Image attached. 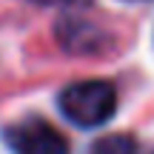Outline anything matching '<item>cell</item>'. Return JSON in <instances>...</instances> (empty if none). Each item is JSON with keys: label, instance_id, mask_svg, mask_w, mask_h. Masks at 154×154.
<instances>
[{"label": "cell", "instance_id": "obj_1", "mask_svg": "<svg viewBox=\"0 0 154 154\" xmlns=\"http://www.w3.org/2000/svg\"><path fill=\"white\" fill-rule=\"evenodd\" d=\"M57 103H60V111L69 123L80 128H97L114 117L117 91L106 80H80L63 88Z\"/></svg>", "mask_w": 154, "mask_h": 154}, {"label": "cell", "instance_id": "obj_2", "mask_svg": "<svg viewBox=\"0 0 154 154\" xmlns=\"http://www.w3.org/2000/svg\"><path fill=\"white\" fill-rule=\"evenodd\" d=\"M6 143L17 154H69V140L40 117H29L6 128Z\"/></svg>", "mask_w": 154, "mask_h": 154}, {"label": "cell", "instance_id": "obj_3", "mask_svg": "<svg viewBox=\"0 0 154 154\" xmlns=\"http://www.w3.org/2000/svg\"><path fill=\"white\" fill-rule=\"evenodd\" d=\"M88 154H137V143L128 134H109V137H100L88 149Z\"/></svg>", "mask_w": 154, "mask_h": 154}, {"label": "cell", "instance_id": "obj_4", "mask_svg": "<svg viewBox=\"0 0 154 154\" xmlns=\"http://www.w3.org/2000/svg\"><path fill=\"white\" fill-rule=\"evenodd\" d=\"M131 3H143V0H131Z\"/></svg>", "mask_w": 154, "mask_h": 154}]
</instances>
